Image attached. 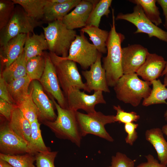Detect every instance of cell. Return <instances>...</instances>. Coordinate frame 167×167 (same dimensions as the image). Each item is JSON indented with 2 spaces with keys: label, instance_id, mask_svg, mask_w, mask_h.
<instances>
[{
  "label": "cell",
  "instance_id": "d4e9b609",
  "mask_svg": "<svg viewBox=\"0 0 167 167\" xmlns=\"http://www.w3.org/2000/svg\"><path fill=\"white\" fill-rule=\"evenodd\" d=\"M80 31L88 34L90 40L98 51L101 54L107 53L106 43L109 32L94 26H87L81 28Z\"/></svg>",
  "mask_w": 167,
  "mask_h": 167
},
{
  "label": "cell",
  "instance_id": "d6986e66",
  "mask_svg": "<svg viewBox=\"0 0 167 167\" xmlns=\"http://www.w3.org/2000/svg\"><path fill=\"white\" fill-rule=\"evenodd\" d=\"M8 124L12 131L28 145L30 139L31 124L16 105L13 109L10 120L8 121Z\"/></svg>",
  "mask_w": 167,
  "mask_h": 167
},
{
  "label": "cell",
  "instance_id": "7c38bea8",
  "mask_svg": "<svg viewBox=\"0 0 167 167\" xmlns=\"http://www.w3.org/2000/svg\"><path fill=\"white\" fill-rule=\"evenodd\" d=\"M28 144L11 129L8 121H2L0 126V152L13 155L28 153Z\"/></svg>",
  "mask_w": 167,
  "mask_h": 167
},
{
  "label": "cell",
  "instance_id": "8fae6325",
  "mask_svg": "<svg viewBox=\"0 0 167 167\" xmlns=\"http://www.w3.org/2000/svg\"><path fill=\"white\" fill-rule=\"evenodd\" d=\"M45 64L43 74L39 81L43 88L62 108L68 109L66 98L61 89L55 66L49 55L45 54Z\"/></svg>",
  "mask_w": 167,
  "mask_h": 167
},
{
  "label": "cell",
  "instance_id": "484cf974",
  "mask_svg": "<svg viewBox=\"0 0 167 167\" xmlns=\"http://www.w3.org/2000/svg\"><path fill=\"white\" fill-rule=\"evenodd\" d=\"M38 119L31 123V131L30 142L28 145V153L35 155L37 153L49 151L50 148L46 146L43 139L41 124Z\"/></svg>",
  "mask_w": 167,
  "mask_h": 167
},
{
  "label": "cell",
  "instance_id": "681fc988",
  "mask_svg": "<svg viewBox=\"0 0 167 167\" xmlns=\"http://www.w3.org/2000/svg\"><path fill=\"white\" fill-rule=\"evenodd\" d=\"M6 167H13L10 164H9L7 162H6Z\"/></svg>",
  "mask_w": 167,
  "mask_h": 167
},
{
  "label": "cell",
  "instance_id": "836d02e7",
  "mask_svg": "<svg viewBox=\"0 0 167 167\" xmlns=\"http://www.w3.org/2000/svg\"><path fill=\"white\" fill-rule=\"evenodd\" d=\"M15 3L12 0H0V30L8 23L14 12Z\"/></svg>",
  "mask_w": 167,
  "mask_h": 167
},
{
  "label": "cell",
  "instance_id": "ac0fdd59",
  "mask_svg": "<svg viewBox=\"0 0 167 167\" xmlns=\"http://www.w3.org/2000/svg\"><path fill=\"white\" fill-rule=\"evenodd\" d=\"M28 34H19L1 47V61L2 65L5 68L9 66L24 52Z\"/></svg>",
  "mask_w": 167,
  "mask_h": 167
},
{
  "label": "cell",
  "instance_id": "5bb4252c",
  "mask_svg": "<svg viewBox=\"0 0 167 167\" xmlns=\"http://www.w3.org/2000/svg\"><path fill=\"white\" fill-rule=\"evenodd\" d=\"M149 53L139 44H135L122 48V66L123 74L136 73L144 62Z\"/></svg>",
  "mask_w": 167,
  "mask_h": 167
},
{
  "label": "cell",
  "instance_id": "f1b7e54d",
  "mask_svg": "<svg viewBox=\"0 0 167 167\" xmlns=\"http://www.w3.org/2000/svg\"><path fill=\"white\" fill-rule=\"evenodd\" d=\"M112 0H100L95 6L88 19L87 26L99 27L101 17H108Z\"/></svg>",
  "mask_w": 167,
  "mask_h": 167
},
{
  "label": "cell",
  "instance_id": "ab89813d",
  "mask_svg": "<svg viewBox=\"0 0 167 167\" xmlns=\"http://www.w3.org/2000/svg\"><path fill=\"white\" fill-rule=\"evenodd\" d=\"M0 98L10 103L15 105L10 95L7 88V84L1 75L0 76Z\"/></svg>",
  "mask_w": 167,
  "mask_h": 167
},
{
  "label": "cell",
  "instance_id": "4fadbf2b",
  "mask_svg": "<svg viewBox=\"0 0 167 167\" xmlns=\"http://www.w3.org/2000/svg\"><path fill=\"white\" fill-rule=\"evenodd\" d=\"M30 91L33 101L38 111V119L42 122L45 121H53L57 118L54 109L55 105L45 93L43 87L38 80H32Z\"/></svg>",
  "mask_w": 167,
  "mask_h": 167
},
{
  "label": "cell",
  "instance_id": "603a6c76",
  "mask_svg": "<svg viewBox=\"0 0 167 167\" xmlns=\"http://www.w3.org/2000/svg\"><path fill=\"white\" fill-rule=\"evenodd\" d=\"M32 81L27 75L7 84L10 95L15 105L23 101L28 95L29 87Z\"/></svg>",
  "mask_w": 167,
  "mask_h": 167
},
{
  "label": "cell",
  "instance_id": "e575fe53",
  "mask_svg": "<svg viewBox=\"0 0 167 167\" xmlns=\"http://www.w3.org/2000/svg\"><path fill=\"white\" fill-rule=\"evenodd\" d=\"M57 154V151H51L37 153L35 155L36 167H55L54 161Z\"/></svg>",
  "mask_w": 167,
  "mask_h": 167
},
{
  "label": "cell",
  "instance_id": "6da1fadb",
  "mask_svg": "<svg viewBox=\"0 0 167 167\" xmlns=\"http://www.w3.org/2000/svg\"><path fill=\"white\" fill-rule=\"evenodd\" d=\"M112 23L106 43L107 54L103 58L102 66L105 70L109 87H114L124 75L123 72L122 48L121 44L125 38L122 34L117 32L115 25L114 10L112 9Z\"/></svg>",
  "mask_w": 167,
  "mask_h": 167
},
{
  "label": "cell",
  "instance_id": "277c9868",
  "mask_svg": "<svg viewBox=\"0 0 167 167\" xmlns=\"http://www.w3.org/2000/svg\"><path fill=\"white\" fill-rule=\"evenodd\" d=\"M42 28L50 52L62 58L67 57L77 35L76 31L68 29L61 20L49 23Z\"/></svg>",
  "mask_w": 167,
  "mask_h": 167
},
{
  "label": "cell",
  "instance_id": "8d00e7d4",
  "mask_svg": "<svg viewBox=\"0 0 167 167\" xmlns=\"http://www.w3.org/2000/svg\"><path fill=\"white\" fill-rule=\"evenodd\" d=\"M108 167H135V162L125 154L118 152L112 156L111 165Z\"/></svg>",
  "mask_w": 167,
  "mask_h": 167
},
{
  "label": "cell",
  "instance_id": "7dc6e473",
  "mask_svg": "<svg viewBox=\"0 0 167 167\" xmlns=\"http://www.w3.org/2000/svg\"><path fill=\"white\" fill-rule=\"evenodd\" d=\"M164 79V84L166 87L167 86V72L165 74Z\"/></svg>",
  "mask_w": 167,
  "mask_h": 167
},
{
  "label": "cell",
  "instance_id": "d590c367",
  "mask_svg": "<svg viewBox=\"0 0 167 167\" xmlns=\"http://www.w3.org/2000/svg\"><path fill=\"white\" fill-rule=\"evenodd\" d=\"M113 107L117 112L115 116V122L126 124L137 122L140 118L139 115H137L136 112H125L119 105H113Z\"/></svg>",
  "mask_w": 167,
  "mask_h": 167
},
{
  "label": "cell",
  "instance_id": "3957f363",
  "mask_svg": "<svg viewBox=\"0 0 167 167\" xmlns=\"http://www.w3.org/2000/svg\"><path fill=\"white\" fill-rule=\"evenodd\" d=\"M52 101L57 111V118L54 121H46L42 123L58 138L69 140L80 147L82 137L76 118V111L62 108L54 98Z\"/></svg>",
  "mask_w": 167,
  "mask_h": 167
},
{
  "label": "cell",
  "instance_id": "f35d334b",
  "mask_svg": "<svg viewBox=\"0 0 167 167\" xmlns=\"http://www.w3.org/2000/svg\"><path fill=\"white\" fill-rule=\"evenodd\" d=\"M15 105L9 103L0 98V113L6 119L9 121Z\"/></svg>",
  "mask_w": 167,
  "mask_h": 167
},
{
  "label": "cell",
  "instance_id": "7bdbcfd3",
  "mask_svg": "<svg viewBox=\"0 0 167 167\" xmlns=\"http://www.w3.org/2000/svg\"><path fill=\"white\" fill-rule=\"evenodd\" d=\"M70 0H49L50 2L56 4H62L68 2Z\"/></svg>",
  "mask_w": 167,
  "mask_h": 167
},
{
  "label": "cell",
  "instance_id": "5b68a950",
  "mask_svg": "<svg viewBox=\"0 0 167 167\" xmlns=\"http://www.w3.org/2000/svg\"><path fill=\"white\" fill-rule=\"evenodd\" d=\"M49 55L55 66L60 85L65 95L72 88L83 90L89 92L85 83L82 81L75 62L62 59L60 57L50 52Z\"/></svg>",
  "mask_w": 167,
  "mask_h": 167
},
{
  "label": "cell",
  "instance_id": "60d3db41",
  "mask_svg": "<svg viewBox=\"0 0 167 167\" xmlns=\"http://www.w3.org/2000/svg\"><path fill=\"white\" fill-rule=\"evenodd\" d=\"M147 161L141 163L136 167H167L159 163L158 160L151 154L145 156Z\"/></svg>",
  "mask_w": 167,
  "mask_h": 167
},
{
  "label": "cell",
  "instance_id": "30bf717a",
  "mask_svg": "<svg viewBox=\"0 0 167 167\" xmlns=\"http://www.w3.org/2000/svg\"><path fill=\"white\" fill-rule=\"evenodd\" d=\"M102 92L94 91L93 94L89 95L79 89L71 88L66 95L68 108L75 112L81 109L87 113H94L96 111L95 108L96 105L106 103Z\"/></svg>",
  "mask_w": 167,
  "mask_h": 167
},
{
  "label": "cell",
  "instance_id": "cb8c5ba5",
  "mask_svg": "<svg viewBox=\"0 0 167 167\" xmlns=\"http://www.w3.org/2000/svg\"><path fill=\"white\" fill-rule=\"evenodd\" d=\"M26 60L24 51L8 67L5 68L0 75L7 84L27 75Z\"/></svg>",
  "mask_w": 167,
  "mask_h": 167
},
{
  "label": "cell",
  "instance_id": "d6a6232c",
  "mask_svg": "<svg viewBox=\"0 0 167 167\" xmlns=\"http://www.w3.org/2000/svg\"><path fill=\"white\" fill-rule=\"evenodd\" d=\"M16 106L31 123L38 119V111L33 101L30 91L27 97Z\"/></svg>",
  "mask_w": 167,
  "mask_h": 167
},
{
  "label": "cell",
  "instance_id": "1f68e13d",
  "mask_svg": "<svg viewBox=\"0 0 167 167\" xmlns=\"http://www.w3.org/2000/svg\"><path fill=\"white\" fill-rule=\"evenodd\" d=\"M0 159L13 167H36L33 164L35 161V155L28 153L13 155L0 153Z\"/></svg>",
  "mask_w": 167,
  "mask_h": 167
},
{
  "label": "cell",
  "instance_id": "f6af8a7d",
  "mask_svg": "<svg viewBox=\"0 0 167 167\" xmlns=\"http://www.w3.org/2000/svg\"><path fill=\"white\" fill-rule=\"evenodd\" d=\"M6 161L0 159V167H6Z\"/></svg>",
  "mask_w": 167,
  "mask_h": 167
},
{
  "label": "cell",
  "instance_id": "52a82bcc",
  "mask_svg": "<svg viewBox=\"0 0 167 167\" xmlns=\"http://www.w3.org/2000/svg\"><path fill=\"white\" fill-rule=\"evenodd\" d=\"M41 24V21L28 16L22 7L15 8L8 23L0 30V46H4L11 39L19 34L33 32L34 29Z\"/></svg>",
  "mask_w": 167,
  "mask_h": 167
},
{
  "label": "cell",
  "instance_id": "7a4b0ae2",
  "mask_svg": "<svg viewBox=\"0 0 167 167\" xmlns=\"http://www.w3.org/2000/svg\"><path fill=\"white\" fill-rule=\"evenodd\" d=\"M151 85L150 82L141 80L136 73H134L124 74L113 88L118 99L135 107L149 96Z\"/></svg>",
  "mask_w": 167,
  "mask_h": 167
},
{
  "label": "cell",
  "instance_id": "7402d4cb",
  "mask_svg": "<svg viewBox=\"0 0 167 167\" xmlns=\"http://www.w3.org/2000/svg\"><path fill=\"white\" fill-rule=\"evenodd\" d=\"M48 49L44 33L38 35L33 33L31 36L28 34L24 48L26 61L32 58L43 55V51Z\"/></svg>",
  "mask_w": 167,
  "mask_h": 167
},
{
  "label": "cell",
  "instance_id": "8992f818",
  "mask_svg": "<svg viewBox=\"0 0 167 167\" xmlns=\"http://www.w3.org/2000/svg\"><path fill=\"white\" fill-rule=\"evenodd\" d=\"M76 115L82 137L91 134L112 142L113 138L107 131L105 126L115 122V116L105 115L101 112L84 114L77 111Z\"/></svg>",
  "mask_w": 167,
  "mask_h": 167
},
{
  "label": "cell",
  "instance_id": "b9f144b4",
  "mask_svg": "<svg viewBox=\"0 0 167 167\" xmlns=\"http://www.w3.org/2000/svg\"><path fill=\"white\" fill-rule=\"evenodd\" d=\"M156 2L161 7L165 17L164 26L167 30V0H157Z\"/></svg>",
  "mask_w": 167,
  "mask_h": 167
},
{
  "label": "cell",
  "instance_id": "9c48e42d",
  "mask_svg": "<svg viewBox=\"0 0 167 167\" xmlns=\"http://www.w3.org/2000/svg\"><path fill=\"white\" fill-rule=\"evenodd\" d=\"M115 20H124L128 21L137 28L134 32L143 33L148 35L149 37H155L167 43V31L163 30L152 22L146 16L142 7L136 5L131 13H118Z\"/></svg>",
  "mask_w": 167,
  "mask_h": 167
},
{
  "label": "cell",
  "instance_id": "2e32d148",
  "mask_svg": "<svg viewBox=\"0 0 167 167\" xmlns=\"http://www.w3.org/2000/svg\"><path fill=\"white\" fill-rule=\"evenodd\" d=\"M99 1L81 0L72 11L63 18L62 22L71 30L85 27L92 10Z\"/></svg>",
  "mask_w": 167,
  "mask_h": 167
},
{
  "label": "cell",
  "instance_id": "83f0119b",
  "mask_svg": "<svg viewBox=\"0 0 167 167\" xmlns=\"http://www.w3.org/2000/svg\"><path fill=\"white\" fill-rule=\"evenodd\" d=\"M150 82L152 85L151 94L147 98L143 100L142 105L145 106L159 104L167 105L165 101L167 99V88L159 79Z\"/></svg>",
  "mask_w": 167,
  "mask_h": 167
},
{
  "label": "cell",
  "instance_id": "74e56055",
  "mask_svg": "<svg viewBox=\"0 0 167 167\" xmlns=\"http://www.w3.org/2000/svg\"><path fill=\"white\" fill-rule=\"evenodd\" d=\"M138 126V124L134 122L125 124L124 129L127 134L125 139V141L130 145H132L137 139V133L136 130Z\"/></svg>",
  "mask_w": 167,
  "mask_h": 167
},
{
  "label": "cell",
  "instance_id": "ffe728a7",
  "mask_svg": "<svg viewBox=\"0 0 167 167\" xmlns=\"http://www.w3.org/2000/svg\"><path fill=\"white\" fill-rule=\"evenodd\" d=\"M81 0H70L62 4L52 3L47 0L44 10V18L49 23L62 20L72 9L75 7Z\"/></svg>",
  "mask_w": 167,
  "mask_h": 167
},
{
  "label": "cell",
  "instance_id": "9a60e30c",
  "mask_svg": "<svg viewBox=\"0 0 167 167\" xmlns=\"http://www.w3.org/2000/svg\"><path fill=\"white\" fill-rule=\"evenodd\" d=\"M102 54L99 53L96 61L90 67L88 70L82 71L86 80L85 83L89 91H101L109 93L105 69L101 64Z\"/></svg>",
  "mask_w": 167,
  "mask_h": 167
},
{
  "label": "cell",
  "instance_id": "ba28073f",
  "mask_svg": "<svg viewBox=\"0 0 167 167\" xmlns=\"http://www.w3.org/2000/svg\"><path fill=\"white\" fill-rule=\"evenodd\" d=\"M99 53L94 45L88 41L84 33L81 31L72 43L68 56L65 58L60 57L78 63L82 69L86 70L96 61Z\"/></svg>",
  "mask_w": 167,
  "mask_h": 167
},
{
  "label": "cell",
  "instance_id": "bcb514c9",
  "mask_svg": "<svg viewBox=\"0 0 167 167\" xmlns=\"http://www.w3.org/2000/svg\"><path fill=\"white\" fill-rule=\"evenodd\" d=\"M167 72V61H166V63L165 68L164 71H163L161 76H162L164 75Z\"/></svg>",
  "mask_w": 167,
  "mask_h": 167
},
{
  "label": "cell",
  "instance_id": "c3c4849f",
  "mask_svg": "<svg viewBox=\"0 0 167 167\" xmlns=\"http://www.w3.org/2000/svg\"><path fill=\"white\" fill-rule=\"evenodd\" d=\"M164 117L165 118V120L167 122V110L166 111L164 114Z\"/></svg>",
  "mask_w": 167,
  "mask_h": 167
},
{
  "label": "cell",
  "instance_id": "4dcf8cb0",
  "mask_svg": "<svg viewBox=\"0 0 167 167\" xmlns=\"http://www.w3.org/2000/svg\"><path fill=\"white\" fill-rule=\"evenodd\" d=\"M131 2L140 6L147 17L156 26L162 23L159 8L155 0H131Z\"/></svg>",
  "mask_w": 167,
  "mask_h": 167
},
{
  "label": "cell",
  "instance_id": "ee69618b",
  "mask_svg": "<svg viewBox=\"0 0 167 167\" xmlns=\"http://www.w3.org/2000/svg\"><path fill=\"white\" fill-rule=\"evenodd\" d=\"M161 130L163 133L167 136V124L163 126Z\"/></svg>",
  "mask_w": 167,
  "mask_h": 167
},
{
  "label": "cell",
  "instance_id": "f546056e",
  "mask_svg": "<svg viewBox=\"0 0 167 167\" xmlns=\"http://www.w3.org/2000/svg\"><path fill=\"white\" fill-rule=\"evenodd\" d=\"M45 64V54L32 58L26 61L27 74L32 81H39L44 72Z\"/></svg>",
  "mask_w": 167,
  "mask_h": 167
},
{
  "label": "cell",
  "instance_id": "e0dca14e",
  "mask_svg": "<svg viewBox=\"0 0 167 167\" xmlns=\"http://www.w3.org/2000/svg\"><path fill=\"white\" fill-rule=\"evenodd\" d=\"M166 63L162 56L149 52L144 62L136 73L144 81L151 82L161 76Z\"/></svg>",
  "mask_w": 167,
  "mask_h": 167
},
{
  "label": "cell",
  "instance_id": "44dd1931",
  "mask_svg": "<svg viewBox=\"0 0 167 167\" xmlns=\"http://www.w3.org/2000/svg\"><path fill=\"white\" fill-rule=\"evenodd\" d=\"M161 129L153 128L147 130L145 133L146 140L149 142L156 150L160 163L167 166V142Z\"/></svg>",
  "mask_w": 167,
  "mask_h": 167
},
{
  "label": "cell",
  "instance_id": "4316f807",
  "mask_svg": "<svg viewBox=\"0 0 167 167\" xmlns=\"http://www.w3.org/2000/svg\"><path fill=\"white\" fill-rule=\"evenodd\" d=\"M19 5L28 15L37 20L44 18V10L47 0H12Z\"/></svg>",
  "mask_w": 167,
  "mask_h": 167
}]
</instances>
